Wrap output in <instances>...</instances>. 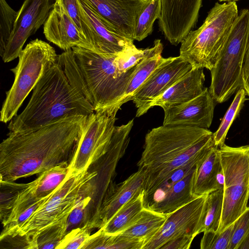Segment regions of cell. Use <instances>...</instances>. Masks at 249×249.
<instances>
[{
    "mask_svg": "<svg viewBox=\"0 0 249 249\" xmlns=\"http://www.w3.org/2000/svg\"><path fill=\"white\" fill-rule=\"evenodd\" d=\"M88 116H76L21 132H9L0 144V182L69 164Z\"/></svg>",
    "mask_w": 249,
    "mask_h": 249,
    "instance_id": "6da1fadb",
    "label": "cell"
},
{
    "mask_svg": "<svg viewBox=\"0 0 249 249\" xmlns=\"http://www.w3.org/2000/svg\"><path fill=\"white\" fill-rule=\"evenodd\" d=\"M91 50L73 47L58 55L70 84L91 105L94 112H117L136 66L125 72L119 71L116 59Z\"/></svg>",
    "mask_w": 249,
    "mask_h": 249,
    "instance_id": "7a4b0ae2",
    "label": "cell"
},
{
    "mask_svg": "<svg viewBox=\"0 0 249 249\" xmlns=\"http://www.w3.org/2000/svg\"><path fill=\"white\" fill-rule=\"evenodd\" d=\"M213 142V133L198 127L162 125L149 131L138 162L139 169L145 171L143 201L171 173L196 158Z\"/></svg>",
    "mask_w": 249,
    "mask_h": 249,
    "instance_id": "3957f363",
    "label": "cell"
},
{
    "mask_svg": "<svg viewBox=\"0 0 249 249\" xmlns=\"http://www.w3.org/2000/svg\"><path fill=\"white\" fill-rule=\"evenodd\" d=\"M91 105L70 83L57 62L48 68L34 88L23 111L10 122L9 132L18 133L41 127L62 119L89 116Z\"/></svg>",
    "mask_w": 249,
    "mask_h": 249,
    "instance_id": "277c9868",
    "label": "cell"
},
{
    "mask_svg": "<svg viewBox=\"0 0 249 249\" xmlns=\"http://www.w3.org/2000/svg\"><path fill=\"white\" fill-rule=\"evenodd\" d=\"M97 172L89 169L69 173L64 181L35 209L30 216L3 239L23 237L26 248L42 230L69 217L77 203L94 193Z\"/></svg>",
    "mask_w": 249,
    "mask_h": 249,
    "instance_id": "5b68a950",
    "label": "cell"
},
{
    "mask_svg": "<svg viewBox=\"0 0 249 249\" xmlns=\"http://www.w3.org/2000/svg\"><path fill=\"white\" fill-rule=\"evenodd\" d=\"M238 14L235 1L216 3L202 25L190 31L181 42L179 56L193 68L211 70L220 57Z\"/></svg>",
    "mask_w": 249,
    "mask_h": 249,
    "instance_id": "8992f818",
    "label": "cell"
},
{
    "mask_svg": "<svg viewBox=\"0 0 249 249\" xmlns=\"http://www.w3.org/2000/svg\"><path fill=\"white\" fill-rule=\"evenodd\" d=\"M249 38V10L240 11L215 66L209 91L222 103L243 87V66Z\"/></svg>",
    "mask_w": 249,
    "mask_h": 249,
    "instance_id": "52a82bcc",
    "label": "cell"
},
{
    "mask_svg": "<svg viewBox=\"0 0 249 249\" xmlns=\"http://www.w3.org/2000/svg\"><path fill=\"white\" fill-rule=\"evenodd\" d=\"M57 56L52 46L38 38L23 49L17 66L11 70L14 74V81L6 92L0 110L1 122L6 124L17 115L23 102L44 72L57 62Z\"/></svg>",
    "mask_w": 249,
    "mask_h": 249,
    "instance_id": "ba28073f",
    "label": "cell"
},
{
    "mask_svg": "<svg viewBox=\"0 0 249 249\" xmlns=\"http://www.w3.org/2000/svg\"><path fill=\"white\" fill-rule=\"evenodd\" d=\"M224 174L222 213L218 232L234 222L247 209L249 199V145L218 147Z\"/></svg>",
    "mask_w": 249,
    "mask_h": 249,
    "instance_id": "9c48e42d",
    "label": "cell"
},
{
    "mask_svg": "<svg viewBox=\"0 0 249 249\" xmlns=\"http://www.w3.org/2000/svg\"><path fill=\"white\" fill-rule=\"evenodd\" d=\"M117 112L94 111L88 116L69 164L70 172L89 170L107 152L115 127Z\"/></svg>",
    "mask_w": 249,
    "mask_h": 249,
    "instance_id": "30bf717a",
    "label": "cell"
},
{
    "mask_svg": "<svg viewBox=\"0 0 249 249\" xmlns=\"http://www.w3.org/2000/svg\"><path fill=\"white\" fill-rule=\"evenodd\" d=\"M69 172V164H62L41 174L33 181L18 184L17 191L0 204L3 229L12 226L25 211L52 194L64 181Z\"/></svg>",
    "mask_w": 249,
    "mask_h": 249,
    "instance_id": "8fae6325",
    "label": "cell"
},
{
    "mask_svg": "<svg viewBox=\"0 0 249 249\" xmlns=\"http://www.w3.org/2000/svg\"><path fill=\"white\" fill-rule=\"evenodd\" d=\"M192 69V65L179 56L165 58L133 95L136 117L146 113L156 100Z\"/></svg>",
    "mask_w": 249,
    "mask_h": 249,
    "instance_id": "7c38bea8",
    "label": "cell"
},
{
    "mask_svg": "<svg viewBox=\"0 0 249 249\" xmlns=\"http://www.w3.org/2000/svg\"><path fill=\"white\" fill-rule=\"evenodd\" d=\"M55 0H24L13 30L1 56L4 62L18 57L27 39L45 23Z\"/></svg>",
    "mask_w": 249,
    "mask_h": 249,
    "instance_id": "4fadbf2b",
    "label": "cell"
},
{
    "mask_svg": "<svg viewBox=\"0 0 249 249\" xmlns=\"http://www.w3.org/2000/svg\"><path fill=\"white\" fill-rule=\"evenodd\" d=\"M83 33L92 51L118 55L135 47L133 40L120 35L107 25L84 0H78Z\"/></svg>",
    "mask_w": 249,
    "mask_h": 249,
    "instance_id": "5bb4252c",
    "label": "cell"
},
{
    "mask_svg": "<svg viewBox=\"0 0 249 249\" xmlns=\"http://www.w3.org/2000/svg\"><path fill=\"white\" fill-rule=\"evenodd\" d=\"M207 195L199 196L168 215L160 230L142 249H160L168 241L183 235L198 234L200 217Z\"/></svg>",
    "mask_w": 249,
    "mask_h": 249,
    "instance_id": "9a60e30c",
    "label": "cell"
},
{
    "mask_svg": "<svg viewBox=\"0 0 249 249\" xmlns=\"http://www.w3.org/2000/svg\"><path fill=\"white\" fill-rule=\"evenodd\" d=\"M114 31L134 41L135 25L143 7L150 0H84Z\"/></svg>",
    "mask_w": 249,
    "mask_h": 249,
    "instance_id": "2e32d148",
    "label": "cell"
},
{
    "mask_svg": "<svg viewBox=\"0 0 249 249\" xmlns=\"http://www.w3.org/2000/svg\"><path fill=\"white\" fill-rule=\"evenodd\" d=\"M144 176V169H139L119 184L112 181L97 211L87 223L90 228L92 230L103 227L124 204L136 194L142 191Z\"/></svg>",
    "mask_w": 249,
    "mask_h": 249,
    "instance_id": "e0dca14e",
    "label": "cell"
},
{
    "mask_svg": "<svg viewBox=\"0 0 249 249\" xmlns=\"http://www.w3.org/2000/svg\"><path fill=\"white\" fill-rule=\"evenodd\" d=\"M214 100L209 89L182 104L163 109V125H184L208 129L211 125Z\"/></svg>",
    "mask_w": 249,
    "mask_h": 249,
    "instance_id": "ac0fdd59",
    "label": "cell"
},
{
    "mask_svg": "<svg viewBox=\"0 0 249 249\" xmlns=\"http://www.w3.org/2000/svg\"><path fill=\"white\" fill-rule=\"evenodd\" d=\"M43 33L48 41L64 51L73 47L92 51L89 42L56 0L44 24Z\"/></svg>",
    "mask_w": 249,
    "mask_h": 249,
    "instance_id": "d6986e66",
    "label": "cell"
},
{
    "mask_svg": "<svg viewBox=\"0 0 249 249\" xmlns=\"http://www.w3.org/2000/svg\"><path fill=\"white\" fill-rule=\"evenodd\" d=\"M224 187V174L218 147L210 145L196 164L192 183L193 194L199 196Z\"/></svg>",
    "mask_w": 249,
    "mask_h": 249,
    "instance_id": "ffe728a7",
    "label": "cell"
},
{
    "mask_svg": "<svg viewBox=\"0 0 249 249\" xmlns=\"http://www.w3.org/2000/svg\"><path fill=\"white\" fill-rule=\"evenodd\" d=\"M205 79L203 68H193L156 100L152 107L159 106L163 109L194 99L204 90Z\"/></svg>",
    "mask_w": 249,
    "mask_h": 249,
    "instance_id": "44dd1931",
    "label": "cell"
},
{
    "mask_svg": "<svg viewBox=\"0 0 249 249\" xmlns=\"http://www.w3.org/2000/svg\"><path fill=\"white\" fill-rule=\"evenodd\" d=\"M163 45L160 39L154 41L152 47L149 48L147 55L136 66L129 81L124 95L117 104L116 107L120 109L124 103L131 100L135 92L143 84L156 68L164 60L161 56Z\"/></svg>",
    "mask_w": 249,
    "mask_h": 249,
    "instance_id": "7402d4cb",
    "label": "cell"
},
{
    "mask_svg": "<svg viewBox=\"0 0 249 249\" xmlns=\"http://www.w3.org/2000/svg\"><path fill=\"white\" fill-rule=\"evenodd\" d=\"M195 167L184 178L171 188L160 201L151 205L147 209L168 215L198 197L194 195L192 191V179Z\"/></svg>",
    "mask_w": 249,
    "mask_h": 249,
    "instance_id": "603a6c76",
    "label": "cell"
},
{
    "mask_svg": "<svg viewBox=\"0 0 249 249\" xmlns=\"http://www.w3.org/2000/svg\"><path fill=\"white\" fill-rule=\"evenodd\" d=\"M167 216L144 207L136 220L120 234L143 240L145 243L160 230Z\"/></svg>",
    "mask_w": 249,
    "mask_h": 249,
    "instance_id": "cb8c5ba5",
    "label": "cell"
},
{
    "mask_svg": "<svg viewBox=\"0 0 249 249\" xmlns=\"http://www.w3.org/2000/svg\"><path fill=\"white\" fill-rule=\"evenodd\" d=\"M143 199L144 190L134 196L101 229L108 234L120 233L136 220L142 210Z\"/></svg>",
    "mask_w": 249,
    "mask_h": 249,
    "instance_id": "d4e9b609",
    "label": "cell"
},
{
    "mask_svg": "<svg viewBox=\"0 0 249 249\" xmlns=\"http://www.w3.org/2000/svg\"><path fill=\"white\" fill-rule=\"evenodd\" d=\"M145 241L117 234H110L102 229L91 234L82 249H142Z\"/></svg>",
    "mask_w": 249,
    "mask_h": 249,
    "instance_id": "484cf974",
    "label": "cell"
},
{
    "mask_svg": "<svg viewBox=\"0 0 249 249\" xmlns=\"http://www.w3.org/2000/svg\"><path fill=\"white\" fill-rule=\"evenodd\" d=\"M223 188L207 195L199 225L198 234L208 231H217L222 213Z\"/></svg>",
    "mask_w": 249,
    "mask_h": 249,
    "instance_id": "4316f807",
    "label": "cell"
},
{
    "mask_svg": "<svg viewBox=\"0 0 249 249\" xmlns=\"http://www.w3.org/2000/svg\"><path fill=\"white\" fill-rule=\"evenodd\" d=\"M161 12V0H150L142 8L137 20L134 40L142 41L150 35L155 20Z\"/></svg>",
    "mask_w": 249,
    "mask_h": 249,
    "instance_id": "83f0119b",
    "label": "cell"
},
{
    "mask_svg": "<svg viewBox=\"0 0 249 249\" xmlns=\"http://www.w3.org/2000/svg\"><path fill=\"white\" fill-rule=\"evenodd\" d=\"M213 143L214 142L205 147L196 158L171 173L158 186L154 193L143 201L144 207L147 208L151 205L160 201L171 188L184 178L195 168L197 160L207 148Z\"/></svg>",
    "mask_w": 249,
    "mask_h": 249,
    "instance_id": "f1b7e54d",
    "label": "cell"
},
{
    "mask_svg": "<svg viewBox=\"0 0 249 249\" xmlns=\"http://www.w3.org/2000/svg\"><path fill=\"white\" fill-rule=\"evenodd\" d=\"M68 218L42 230L29 243L27 249H56L67 232Z\"/></svg>",
    "mask_w": 249,
    "mask_h": 249,
    "instance_id": "f546056e",
    "label": "cell"
},
{
    "mask_svg": "<svg viewBox=\"0 0 249 249\" xmlns=\"http://www.w3.org/2000/svg\"><path fill=\"white\" fill-rule=\"evenodd\" d=\"M246 95L243 88L240 89L236 92L234 99L227 110L218 129L213 133V142L216 146L219 147L225 144L227 133L242 108L246 100Z\"/></svg>",
    "mask_w": 249,
    "mask_h": 249,
    "instance_id": "4dcf8cb0",
    "label": "cell"
},
{
    "mask_svg": "<svg viewBox=\"0 0 249 249\" xmlns=\"http://www.w3.org/2000/svg\"><path fill=\"white\" fill-rule=\"evenodd\" d=\"M18 12L6 2L0 0V54L1 56L14 29Z\"/></svg>",
    "mask_w": 249,
    "mask_h": 249,
    "instance_id": "1f68e13d",
    "label": "cell"
},
{
    "mask_svg": "<svg viewBox=\"0 0 249 249\" xmlns=\"http://www.w3.org/2000/svg\"><path fill=\"white\" fill-rule=\"evenodd\" d=\"M233 223L221 232L208 231L203 232L201 249H229Z\"/></svg>",
    "mask_w": 249,
    "mask_h": 249,
    "instance_id": "d6a6232c",
    "label": "cell"
},
{
    "mask_svg": "<svg viewBox=\"0 0 249 249\" xmlns=\"http://www.w3.org/2000/svg\"><path fill=\"white\" fill-rule=\"evenodd\" d=\"M92 229L86 224L67 232L56 249H82Z\"/></svg>",
    "mask_w": 249,
    "mask_h": 249,
    "instance_id": "836d02e7",
    "label": "cell"
},
{
    "mask_svg": "<svg viewBox=\"0 0 249 249\" xmlns=\"http://www.w3.org/2000/svg\"><path fill=\"white\" fill-rule=\"evenodd\" d=\"M91 199V196H85L77 203L68 217L67 231L82 227L88 222L89 207Z\"/></svg>",
    "mask_w": 249,
    "mask_h": 249,
    "instance_id": "e575fe53",
    "label": "cell"
},
{
    "mask_svg": "<svg viewBox=\"0 0 249 249\" xmlns=\"http://www.w3.org/2000/svg\"><path fill=\"white\" fill-rule=\"evenodd\" d=\"M249 233V206L234 222L229 249H238Z\"/></svg>",
    "mask_w": 249,
    "mask_h": 249,
    "instance_id": "d590c367",
    "label": "cell"
},
{
    "mask_svg": "<svg viewBox=\"0 0 249 249\" xmlns=\"http://www.w3.org/2000/svg\"><path fill=\"white\" fill-rule=\"evenodd\" d=\"M56 0L59 2L69 17L74 22L79 31L84 35L81 25L78 0Z\"/></svg>",
    "mask_w": 249,
    "mask_h": 249,
    "instance_id": "8d00e7d4",
    "label": "cell"
},
{
    "mask_svg": "<svg viewBox=\"0 0 249 249\" xmlns=\"http://www.w3.org/2000/svg\"><path fill=\"white\" fill-rule=\"evenodd\" d=\"M195 237L183 235L172 239L164 243L160 249H188Z\"/></svg>",
    "mask_w": 249,
    "mask_h": 249,
    "instance_id": "74e56055",
    "label": "cell"
},
{
    "mask_svg": "<svg viewBox=\"0 0 249 249\" xmlns=\"http://www.w3.org/2000/svg\"><path fill=\"white\" fill-rule=\"evenodd\" d=\"M249 72V38L248 40L247 47L244 58L243 66V73H246Z\"/></svg>",
    "mask_w": 249,
    "mask_h": 249,
    "instance_id": "f35d334b",
    "label": "cell"
},
{
    "mask_svg": "<svg viewBox=\"0 0 249 249\" xmlns=\"http://www.w3.org/2000/svg\"><path fill=\"white\" fill-rule=\"evenodd\" d=\"M243 87L246 93V94L249 97V72L246 73H243Z\"/></svg>",
    "mask_w": 249,
    "mask_h": 249,
    "instance_id": "ab89813d",
    "label": "cell"
},
{
    "mask_svg": "<svg viewBox=\"0 0 249 249\" xmlns=\"http://www.w3.org/2000/svg\"><path fill=\"white\" fill-rule=\"evenodd\" d=\"M220 1H237V0H219Z\"/></svg>",
    "mask_w": 249,
    "mask_h": 249,
    "instance_id": "60d3db41",
    "label": "cell"
}]
</instances>
